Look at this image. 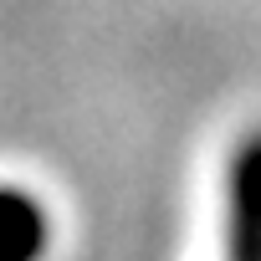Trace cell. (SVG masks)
I'll use <instances>...</instances> for the list:
<instances>
[{"label": "cell", "mask_w": 261, "mask_h": 261, "mask_svg": "<svg viewBox=\"0 0 261 261\" xmlns=\"http://www.w3.org/2000/svg\"><path fill=\"white\" fill-rule=\"evenodd\" d=\"M225 261H261V128L241 139L225 179Z\"/></svg>", "instance_id": "1"}, {"label": "cell", "mask_w": 261, "mask_h": 261, "mask_svg": "<svg viewBox=\"0 0 261 261\" xmlns=\"http://www.w3.org/2000/svg\"><path fill=\"white\" fill-rule=\"evenodd\" d=\"M46 241H51L46 210L26 190L0 185V261H41Z\"/></svg>", "instance_id": "2"}]
</instances>
